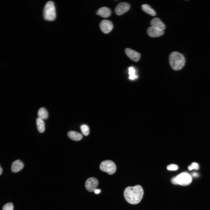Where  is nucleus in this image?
<instances>
[{
    "label": "nucleus",
    "instance_id": "obj_1",
    "mask_svg": "<svg viewBox=\"0 0 210 210\" xmlns=\"http://www.w3.org/2000/svg\"><path fill=\"white\" fill-rule=\"evenodd\" d=\"M143 195V189L139 185L127 187L124 192V197L126 201L133 204L139 203L142 200Z\"/></svg>",
    "mask_w": 210,
    "mask_h": 210
},
{
    "label": "nucleus",
    "instance_id": "obj_2",
    "mask_svg": "<svg viewBox=\"0 0 210 210\" xmlns=\"http://www.w3.org/2000/svg\"><path fill=\"white\" fill-rule=\"evenodd\" d=\"M169 62L172 68L175 70L182 69L185 64V59L181 54L177 52H172L169 56Z\"/></svg>",
    "mask_w": 210,
    "mask_h": 210
},
{
    "label": "nucleus",
    "instance_id": "obj_3",
    "mask_svg": "<svg viewBox=\"0 0 210 210\" xmlns=\"http://www.w3.org/2000/svg\"><path fill=\"white\" fill-rule=\"evenodd\" d=\"M43 16L45 20L49 21H53L55 19V8L52 1H48L46 4L43 10Z\"/></svg>",
    "mask_w": 210,
    "mask_h": 210
},
{
    "label": "nucleus",
    "instance_id": "obj_4",
    "mask_svg": "<svg viewBox=\"0 0 210 210\" xmlns=\"http://www.w3.org/2000/svg\"><path fill=\"white\" fill-rule=\"evenodd\" d=\"M192 178L191 176L186 172L182 173L176 177H173L171 182L174 184H179L182 186H186L191 183Z\"/></svg>",
    "mask_w": 210,
    "mask_h": 210
},
{
    "label": "nucleus",
    "instance_id": "obj_5",
    "mask_svg": "<svg viewBox=\"0 0 210 210\" xmlns=\"http://www.w3.org/2000/svg\"><path fill=\"white\" fill-rule=\"evenodd\" d=\"M100 168L102 171L111 175L115 172L116 167L113 162L110 160H106L101 162Z\"/></svg>",
    "mask_w": 210,
    "mask_h": 210
},
{
    "label": "nucleus",
    "instance_id": "obj_6",
    "mask_svg": "<svg viewBox=\"0 0 210 210\" xmlns=\"http://www.w3.org/2000/svg\"><path fill=\"white\" fill-rule=\"evenodd\" d=\"M98 184V181L97 179L94 177H90L86 181L85 186L87 190L92 192L96 189Z\"/></svg>",
    "mask_w": 210,
    "mask_h": 210
},
{
    "label": "nucleus",
    "instance_id": "obj_7",
    "mask_svg": "<svg viewBox=\"0 0 210 210\" xmlns=\"http://www.w3.org/2000/svg\"><path fill=\"white\" fill-rule=\"evenodd\" d=\"M100 28L104 34H107L112 30L113 25L112 22L110 20H102L99 24Z\"/></svg>",
    "mask_w": 210,
    "mask_h": 210
},
{
    "label": "nucleus",
    "instance_id": "obj_8",
    "mask_svg": "<svg viewBox=\"0 0 210 210\" xmlns=\"http://www.w3.org/2000/svg\"><path fill=\"white\" fill-rule=\"evenodd\" d=\"M130 8V6L128 3L122 2L117 5L115 8V12L117 15H121L127 11Z\"/></svg>",
    "mask_w": 210,
    "mask_h": 210
},
{
    "label": "nucleus",
    "instance_id": "obj_9",
    "mask_svg": "<svg viewBox=\"0 0 210 210\" xmlns=\"http://www.w3.org/2000/svg\"><path fill=\"white\" fill-rule=\"evenodd\" d=\"M125 52L127 55L134 61H138L140 58L141 55L139 53L130 48H126Z\"/></svg>",
    "mask_w": 210,
    "mask_h": 210
},
{
    "label": "nucleus",
    "instance_id": "obj_10",
    "mask_svg": "<svg viewBox=\"0 0 210 210\" xmlns=\"http://www.w3.org/2000/svg\"><path fill=\"white\" fill-rule=\"evenodd\" d=\"M147 32L148 35L152 37L160 36L164 33V31L158 29L151 26L148 28Z\"/></svg>",
    "mask_w": 210,
    "mask_h": 210
},
{
    "label": "nucleus",
    "instance_id": "obj_11",
    "mask_svg": "<svg viewBox=\"0 0 210 210\" xmlns=\"http://www.w3.org/2000/svg\"><path fill=\"white\" fill-rule=\"evenodd\" d=\"M150 24L151 27L161 30H164L165 27L164 23L157 18H153L151 21Z\"/></svg>",
    "mask_w": 210,
    "mask_h": 210
},
{
    "label": "nucleus",
    "instance_id": "obj_12",
    "mask_svg": "<svg viewBox=\"0 0 210 210\" xmlns=\"http://www.w3.org/2000/svg\"><path fill=\"white\" fill-rule=\"evenodd\" d=\"M24 166L23 163L20 160H17L12 163L11 166V170L13 172L16 173L21 170Z\"/></svg>",
    "mask_w": 210,
    "mask_h": 210
},
{
    "label": "nucleus",
    "instance_id": "obj_13",
    "mask_svg": "<svg viewBox=\"0 0 210 210\" xmlns=\"http://www.w3.org/2000/svg\"><path fill=\"white\" fill-rule=\"evenodd\" d=\"M96 14L99 15L103 18H106L110 16L111 14V11L108 7H103L98 9L96 13Z\"/></svg>",
    "mask_w": 210,
    "mask_h": 210
},
{
    "label": "nucleus",
    "instance_id": "obj_14",
    "mask_svg": "<svg viewBox=\"0 0 210 210\" xmlns=\"http://www.w3.org/2000/svg\"><path fill=\"white\" fill-rule=\"evenodd\" d=\"M68 137L71 139L75 141L80 140L83 137L82 135L80 133L73 131H71L68 133Z\"/></svg>",
    "mask_w": 210,
    "mask_h": 210
},
{
    "label": "nucleus",
    "instance_id": "obj_15",
    "mask_svg": "<svg viewBox=\"0 0 210 210\" xmlns=\"http://www.w3.org/2000/svg\"><path fill=\"white\" fill-rule=\"evenodd\" d=\"M142 10L146 13L152 16H155L156 13L155 11L149 5L143 4L141 6Z\"/></svg>",
    "mask_w": 210,
    "mask_h": 210
},
{
    "label": "nucleus",
    "instance_id": "obj_16",
    "mask_svg": "<svg viewBox=\"0 0 210 210\" xmlns=\"http://www.w3.org/2000/svg\"><path fill=\"white\" fill-rule=\"evenodd\" d=\"M38 118L43 120L47 118L48 117V113L46 109L44 107H41L38 110Z\"/></svg>",
    "mask_w": 210,
    "mask_h": 210
},
{
    "label": "nucleus",
    "instance_id": "obj_17",
    "mask_svg": "<svg viewBox=\"0 0 210 210\" xmlns=\"http://www.w3.org/2000/svg\"><path fill=\"white\" fill-rule=\"evenodd\" d=\"M36 123L38 131L41 133L44 132L45 129V124L43 120L38 118L36 120Z\"/></svg>",
    "mask_w": 210,
    "mask_h": 210
},
{
    "label": "nucleus",
    "instance_id": "obj_18",
    "mask_svg": "<svg viewBox=\"0 0 210 210\" xmlns=\"http://www.w3.org/2000/svg\"><path fill=\"white\" fill-rule=\"evenodd\" d=\"M128 74L129 75V78L130 79L133 80L138 78L136 74L135 69L133 67H130L128 69Z\"/></svg>",
    "mask_w": 210,
    "mask_h": 210
},
{
    "label": "nucleus",
    "instance_id": "obj_19",
    "mask_svg": "<svg viewBox=\"0 0 210 210\" xmlns=\"http://www.w3.org/2000/svg\"><path fill=\"white\" fill-rule=\"evenodd\" d=\"M81 131L83 135L87 136L89 133V128L85 124H83L80 127Z\"/></svg>",
    "mask_w": 210,
    "mask_h": 210
},
{
    "label": "nucleus",
    "instance_id": "obj_20",
    "mask_svg": "<svg viewBox=\"0 0 210 210\" xmlns=\"http://www.w3.org/2000/svg\"><path fill=\"white\" fill-rule=\"evenodd\" d=\"M199 168V164L195 162L192 163L190 165H189L188 167V169L189 170H191L193 169L198 170Z\"/></svg>",
    "mask_w": 210,
    "mask_h": 210
},
{
    "label": "nucleus",
    "instance_id": "obj_21",
    "mask_svg": "<svg viewBox=\"0 0 210 210\" xmlns=\"http://www.w3.org/2000/svg\"><path fill=\"white\" fill-rule=\"evenodd\" d=\"M13 206L11 203H8L3 206L2 210H13Z\"/></svg>",
    "mask_w": 210,
    "mask_h": 210
},
{
    "label": "nucleus",
    "instance_id": "obj_22",
    "mask_svg": "<svg viewBox=\"0 0 210 210\" xmlns=\"http://www.w3.org/2000/svg\"><path fill=\"white\" fill-rule=\"evenodd\" d=\"M178 168L177 165L175 164H170L167 167V169L168 170L174 171L177 170Z\"/></svg>",
    "mask_w": 210,
    "mask_h": 210
},
{
    "label": "nucleus",
    "instance_id": "obj_23",
    "mask_svg": "<svg viewBox=\"0 0 210 210\" xmlns=\"http://www.w3.org/2000/svg\"><path fill=\"white\" fill-rule=\"evenodd\" d=\"M95 194H97L99 193L101 191V190L99 189H96L94 191Z\"/></svg>",
    "mask_w": 210,
    "mask_h": 210
},
{
    "label": "nucleus",
    "instance_id": "obj_24",
    "mask_svg": "<svg viewBox=\"0 0 210 210\" xmlns=\"http://www.w3.org/2000/svg\"><path fill=\"white\" fill-rule=\"evenodd\" d=\"M192 175L193 176H194V177H197V176H198V174L196 173H193L192 174Z\"/></svg>",
    "mask_w": 210,
    "mask_h": 210
},
{
    "label": "nucleus",
    "instance_id": "obj_25",
    "mask_svg": "<svg viewBox=\"0 0 210 210\" xmlns=\"http://www.w3.org/2000/svg\"><path fill=\"white\" fill-rule=\"evenodd\" d=\"M2 172V169L0 165V175L1 174Z\"/></svg>",
    "mask_w": 210,
    "mask_h": 210
}]
</instances>
